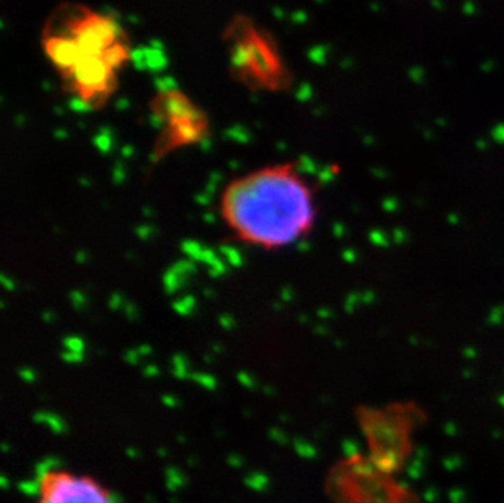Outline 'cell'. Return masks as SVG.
Wrapping results in <instances>:
<instances>
[{"label":"cell","mask_w":504,"mask_h":503,"mask_svg":"<svg viewBox=\"0 0 504 503\" xmlns=\"http://www.w3.org/2000/svg\"><path fill=\"white\" fill-rule=\"evenodd\" d=\"M43 49L69 94L88 108L114 95L131 59L126 31L114 18L77 4L61 5L43 30Z\"/></svg>","instance_id":"7a4b0ae2"},{"label":"cell","mask_w":504,"mask_h":503,"mask_svg":"<svg viewBox=\"0 0 504 503\" xmlns=\"http://www.w3.org/2000/svg\"><path fill=\"white\" fill-rule=\"evenodd\" d=\"M237 77L258 90H279L287 84V69L273 40L250 20H235L227 33Z\"/></svg>","instance_id":"3957f363"},{"label":"cell","mask_w":504,"mask_h":503,"mask_svg":"<svg viewBox=\"0 0 504 503\" xmlns=\"http://www.w3.org/2000/svg\"><path fill=\"white\" fill-rule=\"evenodd\" d=\"M152 111L159 123L155 155L163 157L177 149L198 144L207 136V118L188 95L168 88L155 95Z\"/></svg>","instance_id":"277c9868"},{"label":"cell","mask_w":504,"mask_h":503,"mask_svg":"<svg viewBox=\"0 0 504 503\" xmlns=\"http://www.w3.org/2000/svg\"><path fill=\"white\" fill-rule=\"evenodd\" d=\"M413 410L389 407L382 410H364L361 425L374 451L375 461L382 468L398 464L410 448V433L416 422Z\"/></svg>","instance_id":"5b68a950"},{"label":"cell","mask_w":504,"mask_h":503,"mask_svg":"<svg viewBox=\"0 0 504 503\" xmlns=\"http://www.w3.org/2000/svg\"><path fill=\"white\" fill-rule=\"evenodd\" d=\"M219 216L238 242L281 250L310 234L317 203L297 165L282 162L232 178L219 198Z\"/></svg>","instance_id":"6da1fadb"},{"label":"cell","mask_w":504,"mask_h":503,"mask_svg":"<svg viewBox=\"0 0 504 503\" xmlns=\"http://www.w3.org/2000/svg\"><path fill=\"white\" fill-rule=\"evenodd\" d=\"M36 503H114L109 492L90 475L64 469L46 471L38 486Z\"/></svg>","instance_id":"8992f818"}]
</instances>
